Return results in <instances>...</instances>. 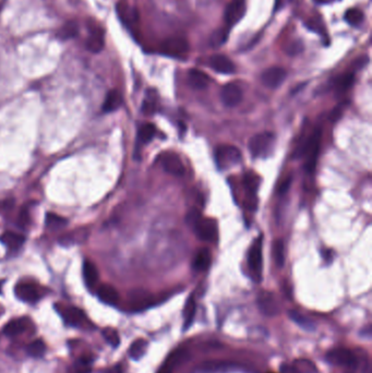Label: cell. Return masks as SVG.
<instances>
[{"mask_svg":"<svg viewBox=\"0 0 372 373\" xmlns=\"http://www.w3.org/2000/svg\"><path fill=\"white\" fill-rule=\"evenodd\" d=\"M210 67L213 70L222 74H231L235 72V65L224 55H213L210 58Z\"/></svg>","mask_w":372,"mask_h":373,"instance_id":"18","label":"cell"},{"mask_svg":"<svg viewBox=\"0 0 372 373\" xmlns=\"http://www.w3.org/2000/svg\"><path fill=\"white\" fill-rule=\"evenodd\" d=\"M201 213H200V211L198 209H191L188 213H187V216H185V222H187V224L191 227H194V225L198 222L199 218L201 217Z\"/></svg>","mask_w":372,"mask_h":373,"instance_id":"43","label":"cell"},{"mask_svg":"<svg viewBox=\"0 0 372 373\" xmlns=\"http://www.w3.org/2000/svg\"><path fill=\"white\" fill-rule=\"evenodd\" d=\"M99 299L109 306H116L119 301V294L112 285L103 284L98 289Z\"/></svg>","mask_w":372,"mask_h":373,"instance_id":"22","label":"cell"},{"mask_svg":"<svg viewBox=\"0 0 372 373\" xmlns=\"http://www.w3.org/2000/svg\"><path fill=\"white\" fill-rule=\"evenodd\" d=\"M106 373H122L120 367H115L112 370H108Z\"/></svg>","mask_w":372,"mask_h":373,"instance_id":"47","label":"cell"},{"mask_svg":"<svg viewBox=\"0 0 372 373\" xmlns=\"http://www.w3.org/2000/svg\"><path fill=\"white\" fill-rule=\"evenodd\" d=\"M275 135L272 132H262L253 135L249 141V151L253 157L264 158L273 151Z\"/></svg>","mask_w":372,"mask_h":373,"instance_id":"2","label":"cell"},{"mask_svg":"<svg viewBox=\"0 0 372 373\" xmlns=\"http://www.w3.org/2000/svg\"><path fill=\"white\" fill-rule=\"evenodd\" d=\"M327 2H328V0H327Z\"/></svg>","mask_w":372,"mask_h":373,"instance_id":"48","label":"cell"},{"mask_svg":"<svg viewBox=\"0 0 372 373\" xmlns=\"http://www.w3.org/2000/svg\"><path fill=\"white\" fill-rule=\"evenodd\" d=\"M164 54L173 57H181L189 51L188 40L181 36H173L165 39L162 44Z\"/></svg>","mask_w":372,"mask_h":373,"instance_id":"8","label":"cell"},{"mask_svg":"<svg viewBox=\"0 0 372 373\" xmlns=\"http://www.w3.org/2000/svg\"><path fill=\"white\" fill-rule=\"evenodd\" d=\"M294 367L299 373H315L316 372L315 365L311 361L307 360V359H298V360H296L294 362Z\"/></svg>","mask_w":372,"mask_h":373,"instance_id":"41","label":"cell"},{"mask_svg":"<svg viewBox=\"0 0 372 373\" xmlns=\"http://www.w3.org/2000/svg\"><path fill=\"white\" fill-rule=\"evenodd\" d=\"M258 307L261 312L266 316L278 314L280 306L275 296L270 292H262L258 296Z\"/></svg>","mask_w":372,"mask_h":373,"instance_id":"9","label":"cell"},{"mask_svg":"<svg viewBox=\"0 0 372 373\" xmlns=\"http://www.w3.org/2000/svg\"><path fill=\"white\" fill-rule=\"evenodd\" d=\"M192 228H194L197 237L200 240L206 241V243H213L217 238L218 231L215 219L201 216Z\"/></svg>","mask_w":372,"mask_h":373,"instance_id":"5","label":"cell"},{"mask_svg":"<svg viewBox=\"0 0 372 373\" xmlns=\"http://www.w3.org/2000/svg\"><path fill=\"white\" fill-rule=\"evenodd\" d=\"M354 83V74L353 73H345L341 75V77L336 80L335 88L337 92L343 93L347 91V89L353 85Z\"/></svg>","mask_w":372,"mask_h":373,"instance_id":"35","label":"cell"},{"mask_svg":"<svg viewBox=\"0 0 372 373\" xmlns=\"http://www.w3.org/2000/svg\"><path fill=\"white\" fill-rule=\"evenodd\" d=\"M17 298L24 302H36L40 298L38 288L32 283H19L15 288Z\"/></svg>","mask_w":372,"mask_h":373,"instance_id":"15","label":"cell"},{"mask_svg":"<svg viewBox=\"0 0 372 373\" xmlns=\"http://www.w3.org/2000/svg\"><path fill=\"white\" fill-rule=\"evenodd\" d=\"M117 15H118L119 19L122 21V23H125L127 26H131L135 24L139 21V13L135 8H132L126 3H119L117 4Z\"/></svg>","mask_w":372,"mask_h":373,"instance_id":"19","label":"cell"},{"mask_svg":"<svg viewBox=\"0 0 372 373\" xmlns=\"http://www.w3.org/2000/svg\"><path fill=\"white\" fill-rule=\"evenodd\" d=\"M228 36V32L224 29H219L213 32L210 36V45L212 47H219L222 46Z\"/></svg>","mask_w":372,"mask_h":373,"instance_id":"37","label":"cell"},{"mask_svg":"<svg viewBox=\"0 0 372 373\" xmlns=\"http://www.w3.org/2000/svg\"><path fill=\"white\" fill-rule=\"evenodd\" d=\"M210 77L198 69H191L188 72V83L195 89H204L210 84Z\"/></svg>","mask_w":372,"mask_h":373,"instance_id":"21","label":"cell"},{"mask_svg":"<svg viewBox=\"0 0 372 373\" xmlns=\"http://www.w3.org/2000/svg\"><path fill=\"white\" fill-rule=\"evenodd\" d=\"M246 13V5L244 0H232V2L226 7L224 19L227 25H235L244 18Z\"/></svg>","mask_w":372,"mask_h":373,"instance_id":"12","label":"cell"},{"mask_svg":"<svg viewBox=\"0 0 372 373\" xmlns=\"http://www.w3.org/2000/svg\"><path fill=\"white\" fill-rule=\"evenodd\" d=\"M148 348V342L143 338H139V340L134 341L131 346L129 348V356L133 360H140V359L144 356L147 352Z\"/></svg>","mask_w":372,"mask_h":373,"instance_id":"30","label":"cell"},{"mask_svg":"<svg viewBox=\"0 0 372 373\" xmlns=\"http://www.w3.org/2000/svg\"><path fill=\"white\" fill-rule=\"evenodd\" d=\"M74 373H91L92 371V358L87 356H81L73 364Z\"/></svg>","mask_w":372,"mask_h":373,"instance_id":"34","label":"cell"},{"mask_svg":"<svg viewBox=\"0 0 372 373\" xmlns=\"http://www.w3.org/2000/svg\"><path fill=\"white\" fill-rule=\"evenodd\" d=\"M162 165L168 174L181 177L184 174V166L179 157L174 152H167V153L163 154L162 156Z\"/></svg>","mask_w":372,"mask_h":373,"instance_id":"11","label":"cell"},{"mask_svg":"<svg viewBox=\"0 0 372 373\" xmlns=\"http://www.w3.org/2000/svg\"><path fill=\"white\" fill-rule=\"evenodd\" d=\"M27 328H29V322L26 319H15L6 324L4 328V333L9 337H16L23 334Z\"/></svg>","mask_w":372,"mask_h":373,"instance_id":"24","label":"cell"},{"mask_svg":"<svg viewBox=\"0 0 372 373\" xmlns=\"http://www.w3.org/2000/svg\"><path fill=\"white\" fill-rule=\"evenodd\" d=\"M288 315H289V317H291V319L296 324H298V325L300 328H302V329L306 330V331H313L314 328H315L314 322L311 319H309L308 316L299 313L298 311L289 310L288 311Z\"/></svg>","mask_w":372,"mask_h":373,"instance_id":"29","label":"cell"},{"mask_svg":"<svg viewBox=\"0 0 372 373\" xmlns=\"http://www.w3.org/2000/svg\"><path fill=\"white\" fill-rule=\"evenodd\" d=\"M220 100L227 107H235L243 100V91L234 83H228L220 89Z\"/></svg>","mask_w":372,"mask_h":373,"instance_id":"13","label":"cell"},{"mask_svg":"<svg viewBox=\"0 0 372 373\" xmlns=\"http://www.w3.org/2000/svg\"><path fill=\"white\" fill-rule=\"evenodd\" d=\"M122 104V96L117 89H112L106 95V99L103 104V110L105 113H113L118 109Z\"/></svg>","mask_w":372,"mask_h":373,"instance_id":"26","label":"cell"},{"mask_svg":"<svg viewBox=\"0 0 372 373\" xmlns=\"http://www.w3.org/2000/svg\"><path fill=\"white\" fill-rule=\"evenodd\" d=\"M83 278L88 288H92L99 281V271L92 261L83 262Z\"/></svg>","mask_w":372,"mask_h":373,"instance_id":"27","label":"cell"},{"mask_svg":"<svg viewBox=\"0 0 372 373\" xmlns=\"http://www.w3.org/2000/svg\"><path fill=\"white\" fill-rule=\"evenodd\" d=\"M346 22L353 26L359 25L363 20V13L359 9H349L345 13Z\"/></svg>","mask_w":372,"mask_h":373,"instance_id":"40","label":"cell"},{"mask_svg":"<svg viewBox=\"0 0 372 373\" xmlns=\"http://www.w3.org/2000/svg\"><path fill=\"white\" fill-rule=\"evenodd\" d=\"M263 237H257L253 241L248 253V266H249L251 277L254 282L260 283L262 278V268H263Z\"/></svg>","mask_w":372,"mask_h":373,"instance_id":"1","label":"cell"},{"mask_svg":"<svg viewBox=\"0 0 372 373\" xmlns=\"http://www.w3.org/2000/svg\"><path fill=\"white\" fill-rule=\"evenodd\" d=\"M67 225V219L55 213H48L46 215V226L51 229H59Z\"/></svg>","mask_w":372,"mask_h":373,"instance_id":"36","label":"cell"},{"mask_svg":"<svg viewBox=\"0 0 372 373\" xmlns=\"http://www.w3.org/2000/svg\"><path fill=\"white\" fill-rule=\"evenodd\" d=\"M282 373H299L294 365H288V364H284L282 367Z\"/></svg>","mask_w":372,"mask_h":373,"instance_id":"45","label":"cell"},{"mask_svg":"<svg viewBox=\"0 0 372 373\" xmlns=\"http://www.w3.org/2000/svg\"><path fill=\"white\" fill-rule=\"evenodd\" d=\"M272 254L275 264L277 267H283L285 263V252H284V243L282 240H275L272 246Z\"/></svg>","mask_w":372,"mask_h":373,"instance_id":"32","label":"cell"},{"mask_svg":"<svg viewBox=\"0 0 372 373\" xmlns=\"http://www.w3.org/2000/svg\"><path fill=\"white\" fill-rule=\"evenodd\" d=\"M196 310H197L196 301L194 299V297H190L187 302H185V306L183 309V320H184L183 330H187L188 328L191 327L196 315Z\"/></svg>","mask_w":372,"mask_h":373,"instance_id":"31","label":"cell"},{"mask_svg":"<svg viewBox=\"0 0 372 373\" xmlns=\"http://www.w3.org/2000/svg\"><path fill=\"white\" fill-rule=\"evenodd\" d=\"M156 128L153 123H143L137 131V144H147L153 139Z\"/></svg>","mask_w":372,"mask_h":373,"instance_id":"28","label":"cell"},{"mask_svg":"<svg viewBox=\"0 0 372 373\" xmlns=\"http://www.w3.org/2000/svg\"><path fill=\"white\" fill-rule=\"evenodd\" d=\"M292 184V177H287L285 180L280 184L278 188V195H284L289 189V186Z\"/></svg>","mask_w":372,"mask_h":373,"instance_id":"44","label":"cell"},{"mask_svg":"<svg viewBox=\"0 0 372 373\" xmlns=\"http://www.w3.org/2000/svg\"><path fill=\"white\" fill-rule=\"evenodd\" d=\"M154 302V296L144 289H133L128 295L129 308L132 311L146 310L153 306Z\"/></svg>","mask_w":372,"mask_h":373,"instance_id":"7","label":"cell"},{"mask_svg":"<svg viewBox=\"0 0 372 373\" xmlns=\"http://www.w3.org/2000/svg\"><path fill=\"white\" fill-rule=\"evenodd\" d=\"M45 350H46L45 344L43 341H40V340L32 342L29 346L26 347L27 354L32 357H42L44 355Z\"/></svg>","mask_w":372,"mask_h":373,"instance_id":"39","label":"cell"},{"mask_svg":"<svg viewBox=\"0 0 372 373\" xmlns=\"http://www.w3.org/2000/svg\"><path fill=\"white\" fill-rule=\"evenodd\" d=\"M79 33V25L75 21H69L65 23L58 32V36L61 39H69L73 38L78 35Z\"/></svg>","mask_w":372,"mask_h":373,"instance_id":"33","label":"cell"},{"mask_svg":"<svg viewBox=\"0 0 372 373\" xmlns=\"http://www.w3.org/2000/svg\"><path fill=\"white\" fill-rule=\"evenodd\" d=\"M240 151L232 145H219L215 150V162L217 167L222 170H227L240 163Z\"/></svg>","mask_w":372,"mask_h":373,"instance_id":"3","label":"cell"},{"mask_svg":"<svg viewBox=\"0 0 372 373\" xmlns=\"http://www.w3.org/2000/svg\"><path fill=\"white\" fill-rule=\"evenodd\" d=\"M287 72L283 68L272 67L268 68L261 75V81L266 87L276 88L285 81Z\"/></svg>","mask_w":372,"mask_h":373,"instance_id":"10","label":"cell"},{"mask_svg":"<svg viewBox=\"0 0 372 373\" xmlns=\"http://www.w3.org/2000/svg\"><path fill=\"white\" fill-rule=\"evenodd\" d=\"M212 262V253L209 250L208 248H202L197 252V254L195 255L194 262H192V266L196 269V271L202 272V271H206L211 265Z\"/></svg>","mask_w":372,"mask_h":373,"instance_id":"23","label":"cell"},{"mask_svg":"<svg viewBox=\"0 0 372 373\" xmlns=\"http://www.w3.org/2000/svg\"><path fill=\"white\" fill-rule=\"evenodd\" d=\"M0 241L10 250H18L24 244L25 237L18 232L6 231L0 236Z\"/></svg>","mask_w":372,"mask_h":373,"instance_id":"25","label":"cell"},{"mask_svg":"<svg viewBox=\"0 0 372 373\" xmlns=\"http://www.w3.org/2000/svg\"><path fill=\"white\" fill-rule=\"evenodd\" d=\"M103 336H104L105 341L113 347H118L120 344V337L118 332L113 328H106L103 330Z\"/></svg>","mask_w":372,"mask_h":373,"instance_id":"38","label":"cell"},{"mask_svg":"<svg viewBox=\"0 0 372 373\" xmlns=\"http://www.w3.org/2000/svg\"><path fill=\"white\" fill-rule=\"evenodd\" d=\"M86 50L91 53H100L105 46V34L104 30L99 25H92L89 27V35L86 39Z\"/></svg>","mask_w":372,"mask_h":373,"instance_id":"14","label":"cell"},{"mask_svg":"<svg viewBox=\"0 0 372 373\" xmlns=\"http://www.w3.org/2000/svg\"><path fill=\"white\" fill-rule=\"evenodd\" d=\"M157 373H173V368H171L169 364L165 363V364L163 365V367H162L160 370H158V372H157Z\"/></svg>","mask_w":372,"mask_h":373,"instance_id":"46","label":"cell"},{"mask_svg":"<svg viewBox=\"0 0 372 373\" xmlns=\"http://www.w3.org/2000/svg\"><path fill=\"white\" fill-rule=\"evenodd\" d=\"M60 313L66 323L71 327H82L86 321L83 311L77 307H64Z\"/></svg>","mask_w":372,"mask_h":373,"instance_id":"17","label":"cell"},{"mask_svg":"<svg viewBox=\"0 0 372 373\" xmlns=\"http://www.w3.org/2000/svg\"><path fill=\"white\" fill-rule=\"evenodd\" d=\"M157 109L156 100L154 96H148L142 104V112L146 115H153Z\"/></svg>","mask_w":372,"mask_h":373,"instance_id":"42","label":"cell"},{"mask_svg":"<svg viewBox=\"0 0 372 373\" xmlns=\"http://www.w3.org/2000/svg\"><path fill=\"white\" fill-rule=\"evenodd\" d=\"M239 367V364L225 360H210L205 361L199 365V372L201 373H216L235 370Z\"/></svg>","mask_w":372,"mask_h":373,"instance_id":"16","label":"cell"},{"mask_svg":"<svg viewBox=\"0 0 372 373\" xmlns=\"http://www.w3.org/2000/svg\"><path fill=\"white\" fill-rule=\"evenodd\" d=\"M259 183L260 179L259 177L254 174V172L250 171L247 172L244 177V186L246 191V206L248 210L250 211H256L258 207V198H257V192L259 189Z\"/></svg>","mask_w":372,"mask_h":373,"instance_id":"6","label":"cell"},{"mask_svg":"<svg viewBox=\"0 0 372 373\" xmlns=\"http://www.w3.org/2000/svg\"><path fill=\"white\" fill-rule=\"evenodd\" d=\"M320 139H321V130L318 129L316 130V133L314 136V140L311 144V147L308 150L307 154L305 155L307 157V162H306V170L308 172H312L315 168L316 165V160H318V155H319V148H320Z\"/></svg>","mask_w":372,"mask_h":373,"instance_id":"20","label":"cell"},{"mask_svg":"<svg viewBox=\"0 0 372 373\" xmlns=\"http://www.w3.org/2000/svg\"><path fill=\"white\" fill-rule=\"evenodd\" d=\"M327 360L334 365L346 368H355L358 365V359L355 352L347 348H335L327 354Z\"/></svg>","mask_w":372,"mask_h":373,"instance_id":"4","label":"cell"}]
</instances>
